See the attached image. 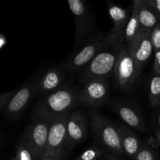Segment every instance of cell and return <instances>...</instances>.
Instances as JSON below:
<instances>
[{
  "instance_id": "17",
  "label": "cell",
  "mask_w": 160,
  "mask_h": 160,
  "mask_svg": "<svg viewBox=\"0 0 160 160\" xmlns=\"http://www.w3.org/2000/svg\"><path fill=\"white\" fill-rule=\"evenodd\" d=\"M108 12L114 24L109 34H115L124 31L132 12V9H127L118 5L109 2L108 6Z\"/></svg>"
},
{
  "instance_id": "30",
  "label": "cell",
  "mask_w": 160,
  "mask_h": 160,
  "mask_svg": "<svg viewBox=\"0 0 160 160\" xmlns=\"http://www.w3.org/2000/svg\"><path fill=\"white\" fill-rule=\"evenodd\" d=\"M100 160H105V159H103V157H102V159H100Z\"/></svg>"
},
{
  "instance_id": "14",
  "label": "cell",
  "mask_w": 160,
  "mask_h": 160,
  "mask_svg": "<svg viewBox=\"0 0 160 160\" xmlns=\"http://www.w3.org/2000/svg\"><path fill=\"white\" fill-rule=\"evenodd\" d=\"M64 83V74L58 67H51L45 74L42 75L38 86V93L46 96L62 88Z\"/></svg>"
},
{
  "instance_id": "25",
  "label": "cell",
  "mask_w": 160,
  "mask_h": 160,
  "mask_svg": "<svg viewBox=\"0 0 160 160\" xmlns=\"http://www.w3.org/2000/svg\"><path fill=\"white\" fill-rule=\"evenodd\" d=\"M153 72H154V73L160 75V51L154 52Z\"/></svg>"
},
{
  "instance_id": "10",
  "label": "cell",
  "mask_w": 160,
  "mask_h": 160,
  "mask_svg": "<svg viewBox=\"0 0 160 160\" xmlns=\"http://www.w3.org/2000/svg\"><path fill=\"white\" fill-rule=\"evenodd\" d=\"M110 106L128 126L137 131L146 130V123L143 115L132 102L124 99H115L110 102Z\"/></svg>"
},
{
  "instance_id": "11",
  "label": "cell",
  "mask_w": 160,
  "mask_h": 160,
  "mask_svg": "<svg viewBox=\"0 0 160 160\" xmlns=\"http://www.w3.org/2000/svg\"><path fill=\"white\" fill-rule=\"evenodd\" d=\"M88 119L84 112L73 111L70 112L67 124V149L73 148L75 145L83 142L88 134Z\"/></svg>"
},
{
  "instance_id": "15",
  "label": "cell",
  "mask_w": 160,
  "mask_h": 160,
  "mask_svg": "<svg viewBox=\"0 0 160 160\" xmlns=\"http://www.w3.org/2000/svg\"><path fill=\"white\" fill-rule=\"evenodd\" d=\"M120 135L123 151L130 159L134 160L139 152L142 144L137 134L129 128L123 124L117 125Z\"/></svg>"
},
{
  "instance_id": "20",
  "label": "cell",
  "mask_w": 160,
  "mask_h": 160,
  "mask_svg": "<svg viewBox=\"0 0 160 160\" xmlns=\"http://www.w3.org/2000/svg\"><path fill=\"white\" fill-rule=\"evenodd\" d=\"M105 152L99 145H94L80 154L74 160H98L102 157Z\"/></svg>"
},
{
  "instance_id": "21",
  "label": "cell",
  "mask_w": 160,
  "mask_h": 160,
  "mask_svg": "<svg viewBox=\"0 0 160 160\" xmlns=\"http://www.w3.org/2000/svg\"><path fill=\"white\" fill-rule=\"evenodd\" d=\"M13 160H34L31 151L22 140L19 141Z\"/></svg>"
},
{
  "instance_id": "28",
  "label": "cell",
  "mask_w": 160,
  "mask_h": 160,
  "mask_svg": "<svg viewBox=\"0 0 160 160\" xmlns=\"http://www.w3.org/2000/svg\"><path fill=\"white\" fill-rule=\"evenodd\" d=\"M102 157L105 160H122L119 158V156H114V155L109 154V153H106V152L104 153Z\"/></svg>"
},
{
  "instance_id": "4",
  "label": "cell",
  "mask_w": 160,
  "mask_h": 160,
  "mask_svg": "<svg viewBox=\"0 0 160 160\" xmlns=\"http://www.w3.org/2000/svg\"><path fill=\"white\" fill-rule=\"evenodd\" d=\"M106 38L102 33L96 31L79 47L73 49L62 62L64 70L70 73H79L100 51Z\"/></svg>"
},
{
  "instance_id": "29",
  "label": "cell",
  "mask_w": 160,
  "mask_h": 160,
  "mask_svg": "<svg viewBox=\"0 0 160 160\" xmlns=\"http://www.w3.org/2000/svg\"><path fill=\"white\" fill-rule=\"evenodd\" d=\"M159 109V113L157 116V130H158V135H159L160 139V106Z\"/></svg>"
},
{
  "instance_id": "5",
  "label": "cell",
  "mask_w": 160,
  "mask_h": 160,
  "mask_svg": "<svg viewBox=\"0 0 160 160\" xmlns=\"http://www.w3.org/2000/svg\"><path fill=\"white\" fill-rule=\"evenodd\" d=\"M68 5L75 22L73 48H77L95 32L96 20L90 7L83 0H68Z\"/></svg>"
},
{
  "instance_id": "1",
  "label": "cell",
  "mask_w": 160,
  "mask_h": 160,
  "mask_svg": "<svg viewBox=\"0 0 160 160\" xmlns=\"http://www.w3.org/2000/svg\"><path fill=\"white\" fill-rule=\"evenodd\" d=\"M124 31L106 35V41L100 51L78 73L81 82L84 84L92 79H107L114 73L125 45Z\"/></svg>"
},
{
  "instance_id": "22",
  "label": "cell",
  "mask_w": 160,
  "mask_h": 160,
  "mask_svg": "<svg viewBox=\"0 0 160 160\" xmlns=\"http://www.w3.org/2000/svg\"><path fill=\"white\" fill-rule=\"evenodd\" d=\"M134 160H157L152 148L148 145L142 144L141 149L136 156Z\"/></svg>"
},
{
  "instance_id": "27",
  "label": "cell",
  "mask_w": 160,
  "mask_h": 160,
  "mask_svg": "<svg viewBox=\"0 0 160 160\" xmlns=\"http://www.w3.org/2000/svg\"><path fill=\"white\" fill-rule=\"evenodd\" d=\"M64 156V152L55 153V154L49 155V156H44L42 160H62Z\"/></svg>"
},
{
  "instance_id": "13",
  "label": "cell",
  "mask_w": 160,
  "mask_h": 160,
  "mask_svg": "<svg viewBox=\"0 0 160 160\" xmlns=\"http://www.w3.org/2000/svg\"><path fill=\"white\" fill-rule=\"evenodd\" d=\"M127 45L142 69L146 65L154 52L151 32L148 31H142L134 42Z\"/></svg>"
},
{
  "instance_id": "8",
  "label": "cell",
  "mask_w": 160,
  "mask_h": 160,
  "mask_svg": "<svg viewBox=\"0 0 160 160\" xmlns=\"http://www.w3.org/2000/svg\"><path fill=\"white\" fill-rule=\"evenodd\" d=\"M142 70L125 43L114 71L118 85L123 90H131L138 80Z\"/></svg>"
},
{
  "instance_id": "2",
  "label": "cell",
  "mask_w": 160,
  "mask_h": 160,
  "mask_svg": "<svg viewBox=\"0 0 160 160\" xmlns=\"http://www.w3.org/2000/svg\"><path fill=\"white\" fill-rule=\"evenodd\" d=\"M80 92L74 87L63 86L59 90L44 96L33 112L34 120H45L51 123L70 111L80 103Z\"/></svg>"
},
{
  "instance_id": "12",
  "label": "cell",
  "mask_w": 160,
  "mask_h": 160,
  "mask_svg": "<svg viewBox=\"0 0 160 160\" xmlns=\"http://www.w3.org/2000/svg\"><path fill=\"white\" fill-rule=\"evenodd\" d=\"M70 114H64L51 122L47 149L44 156L64 152V147L66 146L67 142V120Z\"/></svg>"
},
{
  "instance_id": "24",
  "label": "cell",
  "mask_w": 160,
  "mask_h": 160,
  "mask_svg": "<svg viewBox=\"0 0 160 160\" xmlns=\"http://www.w3.org/2000/svg\"><path fill=\"white\" fill-rule=\"evenodd\" d=\"M154 52L160 51V24L152 30L151 32Z\"/></svg>"
},
{
  "instance_id": "7",
  "label": "cell",
  "mask_w": 160,
  "mask_h": 160,
  "mask_svg": "<svg viewBox=\"0 0 160 160\" xmlns=\"http://www.w3.org/2000/svg\"><path fill=\"white\" fill-rule=\"evenodd\" d=\"M50 125L45 120H34L20 138L30 148L34 160H42L45 154Z\"/></svg>"
},
{
  "instance_id": "26",
  "label": "cell",
  "mask_w": 160,
  "mask_h": 160,
  "mask_svg": "<svg viewBox=\"0 0 160 160\" xmlns=\"http://www.w3.org/2000/svg\"><path fill=\"white\" fill-rule=\"evenodd\" d=\"M146 2L157 12L160 17V0H146Z\"/></svg>"
},
{
  "instance_id": "16",
  "label": "cell",
  "mask_w": 160,
  "mask_h": 160,
  "mask_svg": "<svg viewBox=\"0 0 160 160\" xmlns=\"http://www.w3.org/2000/svg\"><path fill=\"white\" fill-rule=\"evenodd\" d=\"M138 13L142 30L152 32L160 24V17L157 12L146 2V0H137Z\"/></svg>"
},
{
  "instance_id": "6",
  "label": "cell",
  "mask_w": 160,
  "mask_h": 160,
  "mask_svg": "<svg viewBox=\"0 0 160 160\" xmlns=\"http://www.w3.org/2000/svg\"><path fill=\"white\" fill-rule=\"evenodd\" d=\"M42 78L40 73L37 72L23 83L20 88L17 89V93L3 110V113L6 118L15 120L23 113L36 93H38Z\"/></svg>"
},
{
  "instance_id": "3",
  "label": "cell",
  "mask_w": 160,
  "mask_h": 160,
  "mask_svg": "<svg viewBox=\"0 0 160 160\" xmlns=\"http://www.w3.org/2000/svg\"><path fill=\"white\" fill-rule=\"evenodd\" d=\"M92 127L97 145L106 153L117 156H123L120 135L117 126L98 112H92Z\"/></svg>"
},
{
  "instance_id": "19",
  "label": "cell",
  "mask_w": 160,
  "mask_h": 160,
  "mask_svg": "<svg viewBox=\"0 0 160 160\" xmlns=\"http://www.w3.org/2000/svg\"><path fill=\"white\" fill-rule=\"evenodd\" d=\"M148 95L150 103L153 108L160 106V75L154 74L152 76L148 84Z\"/></svg>"
},
{
  "instance_id": "23",
  "label": "cell",
  "mask_w": 160,
  "mask_h": 160,
  "mask_svg": "<svg viewBox=\"0 0 160 160\" xmlns=\"http://www.w3.org/2000/svg\"><path fill=\"white\" fill-rule=\"evenodd\" d=\"M17 92V89H16V90L11 91V92H7V93L1 94V95H0V108H1L2 110L3 111L6 109V107L10 102V101L13 98Z\"/></svg>"
},
{
  "instance_id": "9",
  "label": "cell",
  "mask_w": 160,
  "mask_h": 160,
  "mask_svg": "<svg viewBox=\"0 0 160 160\" xmlns=\"http://www.w3.org/2000/svg\"><path fill=\"white\" fill-rule=\"evenodd\" d=\"M109 87L106 79H92L84 84L80 92V103L89 108H98L106 102Z\"/></svg>"
},
{
  "instance_id": "18",
  "label": "cell",
  "mask_w": 160,
  "mask_h": 160,
  "mask_svg": "<svg viewBox=\"0 0 160 160\" xmlns=\"http://www.w3.org/2000/svg\"><path fill=\"white\" fill-rule=\"evenodd\" d=\"M131 9H132V12H131V15L130 17L124 31L125 43L127 45H129L131 42H134L136 38L142 31L140 20H139L138 13L137 0H134L133 2Z\"/></svg>"
}]
</instances>
